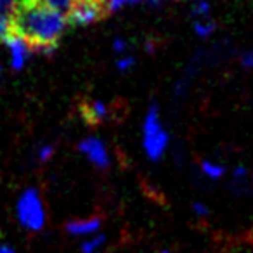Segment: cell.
<instances>
[{"instance_id":"21","label":"cell","mask_w":253,"mask_h":253,"mask_svg":"<svg viewBox=\"0 0 253 253\" xmlns=\"http://www.w3.org/2000/svg\"><path fill=\"white\" fill-rule=\"evenodd\" d=\"M232 175H234V179H238V180L246 179V177H248V169H246V167H243V165L236 167L234 172H232Z\"/></svg>"},{"instance_id":"20","label":"cell","mask_w":253,"mask_h":253,"mask_svg":"<svg viewBox=\"0 0 253 253\" xmlns=\"http://www.w3.org/2000/svg\"><path fill=\"white\" fill-rule=\"evenodd\" d=\"M239 63H241V66L246 68V70H252L253 68V50L243 52L241 57H239Z\"/></svg>"},{"instance_id":"9","label":"cell","mask_w":253,"mask_h":253,"mask_svg":"<svg viewBox=\"0 0 253 253\" xmlns=\"http://www.w3.org/2000/svg\"><path fill=\"white\" fill-rule=\"evenodd\" d=\"M78 0H39V4L43 7L50 9L54 12H59V14L68 16L71 12V9L75 7Z\"/></svg>"},{"instance_id":"16","label":"cell","mask_w":253,"mask_h":253,"mask_svg":"<svg viewBox=\"0 0 253 253\" xmlns=\"http://www.w3.org/2000/svg\"><path fill=\"white\" fill-rule=\"evenodd\" d=\"M18 9V0H0V18H12Z\"/></svg>"},{"instance_id":"8","label":"cell","mask_w":253,"mask_h":253,"mask_svg":"<svg viewBox=\"0 0 253 253\" xmlns=\"http://www.w3.org/2000/svg\"><path fill=\"white\" fill-rule=\"evenodd\" d=\"M200 170L207 179L210 180H218L220 177H224L225 173V167L218 162H213V160H203L200 163Z\"/></svg>"},{"instance_id":"7","label":"cell","mask_w":253,"mask_h":253,"mask_svg":"<svg viewBox=\"0 0 253 253\" xmlns=\"http://www.w3.org/2000/svg\"><path fill=\"white\" fill-rule=\"evenodd\" d=\"M102 220L101 217H87V218H77L70 220L66 224V232L75 238H90L101 232Z\"/></svg>"},{"instance_id":"12","label":"cell","mask_w":253,"mask_h":253,"mask_svg":"<svg viewBox=\"0 0 253 253\" xmlns=\"http://www.w3.org/2000/svg\"><path fill=\"white\" fill-rule=\"evenodd\" d=\"M193 28H194V33H196L200 39H208V37H211L213 35V32H215V23L211 21L210 18H207V19H196L194 21V25H193Z\"/></svg>"},{"instance_id":"1","label":"cell","mask_w":253,"mask_h":253,"mask_svg":"<svg viewBox=\"0 0 253 253\" xmlns=\"http://www.w3.org/2000/svg\"><path fill=\"white\" fill-rule=\"evenodd\" d=\"M14 28L30 43H35L45 54H50L54 50V43L66 32L68 16L50 11L39 2H32L18 12Z\"/></svg>"},{"instance_id":"17","label":"cell","mask_w":253,"mask_h":253,"mask_svg":"<svg viewBox=\"0 0 253 253\" xmlns=\"http://www.w3.org/2000/svg\"><path fill=\"white\" fill-rule=\"evenodd\" d=\"M208 14H210V4L207 0H198L193 7V16L196 19H207Z\"/></svg>"},{"instance_id":"24","label":"cell","mask_w":253,"mask_h":253,"mask_svg":"<svg viewBox=\"0 0 253 253\" xmlns=\"http://www.w3.org/2000/svg\"><path fill=\"white\" fill-rule=\"evenodd\" d=\"M2 71H4V66H2V63H0V77H2Z\"/></svg>"},{"instance_id":"22","label":"cell","mask_w":253,"mask_h":253,"mask_svg":"<svg viewBox=\"0 0 253 253\" xmlns=\"http://www.w3.org/2000/svg\"><path fill=\"white\" fill-rule=\"evenodd\" d=\"M0 253H18V252H16V250L12 248V246L2 245V246H0Z\"/></svg>"},{"instance_id":"19","label":"cell","mask_w":253,"mask_h":253,"mask_svg":"<svg viewBox=\"0 0 253 253\" xmlns=\"http://www.w3.org/2000/svg\"><path fill=\"white\" fill-rule=\"evenodd\" d=\"M126 47H128V43H126V40L122 39V37H116V39L113 40V50H115L116 54H120V56H123V54L126 52Z\"/></svg>"},{"instance_id":"5","label":"cell","mask_w":253,"mask_h":253,"mask_svg":"<svg viewBox=\"0 0 253 253\" xmlns=\"http://www.w3.org/2000/svg\"><path fill=\"white\" fill-rule=\"evenodd\" d=\"M5 47H7L9 54V66L14 71H21L26 68L30 57H32V43L19 33H12L7 40H5Z\"/></svg>"},{"instance_id":"23","label":"cell","mask_w":253,"mask_h":253,"mask_svg":"<svg viewBox=\"0 0 253 253\" xmlns=\"http://www.w3.org/2000/svg\"><path fill=\"white\" fill-rule=\"evenodd\" d=\"M144 50H146V52H155V43H153V42H146L144 43Z\"/></svg>"},{"instance_id":"26","label":"cell","mask_w":253,"mask_h":253,"mask_svg":"<svg viewBox=\"0 0 253 253\" xmlns=\"http://www.w3.org/2000/svg\"><path fill=\"white\" fill-rule=\"evenodd\" d=\"M151 2H160V0H151Z\"/></svg>"},{"instance_id":"18","label":"cell","mask_w":253,"mask_h":253,"mask_svg":"<svg viewBox=\"0 0 253 253\" xmlns=\"http://www.w3.org/2000/svg\"><path fill=\"white\" fill-rule=\"evenodd\" d=\"M193 213L196 215V217H207V215L210 213V208H208V205L203 203V201H196V203H193Z\"/></svg>"},{"instance_id":"4","label":"cell","mask_w":253,"mask_h":253,"mask_svg":"<svg viewBox=\"0 0 253 253\" xmlns=\"http://www.w3.org/2000/svg\"><path fill=\"white\" fill-rule=\"evenodd\" d=\"M78 151L84 155V158L90 165H94L99 170H106L111 165V153H109L108 146L104 144L102 139L95 137V135L82 139L78 142Z\"/></svg>"},{"instance_id":"10","label":"cell","mask_w":253,"mask_h":253,"mask_svg":"<svg viewBox=\"0 0 253 253\" xmlns=\"http://www.w3.org/2000/svg\"><path fill=\"white\" fill-rule=\"evenodd\" d=\"M87 115L92 122H102V120H106L109 116V108L104 101L95 99L87 106Z\"/></svg>"},{"instance_id":"15","label":"cell","mask_w":253,"mask_h":253,"mask_svg":"<svg viewBox=\"0 0 253 253\" xmlns=\"http://www.w3.org/2000/svg\"><path fill=\"white\" fill-rule=\"evenodd\" d=\"M134 66H135V59L130 54H123V56H120L118 59H116V70H118L120 73H126V71H130Z\"/></svg>"},{"instance_id":"2","label":"cell","mask_w":253,"mask_h":253,"mask_svg":"<svg viewBox=\"0 0 253 253\" xmlns=\"http://www.w3.org/2000/svg\"><path fill=\"white\" fill-rule=\"evenodd\" d=\"M170 144L169 130L160 116V109L151 106L142 122V149L151 162H160L165 156Z\"/></svg>"},{"instance_id":"6","label":"cell","mask_w":253,"mask_h":253,"mask_svg":"<svg viewBox=\"0 0 253 253\" xmlns=\"http://www.w3.org/2000/svg\"><path fill=\"white\" fill-rule=\"evenodd\" d=\"M70 21L77 26H88L95 23L101 16V4L95 0H78L71 9Z\"/></svg>"},{"instance_id":"11","label":"cell","mask_w":253,"mask_h":253,"mask_svg":"<svg viewBox=\"0 0 253 253\" xmlns=\"http://www.w3.org/2000/svg\"><path fill=\"white\" fill-rule=\"evenodd\" d=\"M104 236L99 232L95 236H90V238H85L80 245V252L82 253H101V248L104 245Z\"/></svg>"},{"instance_id":"3","label":"cell","mask_w":253,"mask_h":253,"mask_svg":"<svg viewBox=\"0 0 253 253\" xmlns=\"http://www.w3.org/2000/svg\"><path fill=\"white\" fill-rule=\"evenodd\" d=\"M16 218H18L19 225L30 232H40L45 227L47 211L39 189L28 187L19 194L18 201H16Z\"/></svg>"},{"instance_id":"25","label":"cell","mask_w":253,"mask_h":253,"mask_svg":"<svg viewBox=\"0 0 253 253\" xmlns=\"http://www.w3.org/2000/svg\"><path fill=\"white\" fill-rule=\"evenodd\" d=\"M160 253H170L169 250H163V252H160Z\"/></svg>"},{"instance_id":"13","label":"cell","mask_w":253,"mask_h":253,"mask_svg":"<svg viewBox=\"0 0 253 253\" xmlns=\"http://www.w3.org/2000/svg\"><path fill=\"white\" fill-rule=\"evenodd\" d=\"M14 33V19L0 18V42H5Z\"/></svg>"},{"instance_id":"14","label":"cell","mask_w":253,"mask_h":253,"mask_svg":"<svg viewBox=\"0 0 253 253\" xmlns=\"http://www.w3.org/2000/svg\"><path fill=\"white\" fill-rule=\"evenodd\" d=\"M54 153H56V148H54L52 144H42V146H39L35 156H37V160H39L40 163H47V162H50V160H52Z\"/></svg>"}]
</instances>
